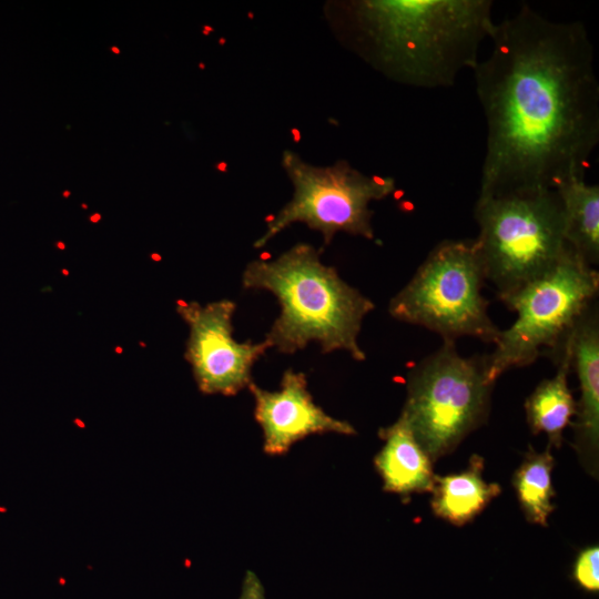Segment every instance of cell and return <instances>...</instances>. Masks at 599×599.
Instances as JSON below:
<instances>
[{"label":"cell","mask_w":599,"mask_h":599,"mask_svg":"<svg viewBox=\"0 0 599 599\" xmlns=\"http://www.w3.org/2000/svg\"><path fill=\"white\" fill-rule=\"evenodd\" d=\"M473 69L486 121L479 196L552 189L583 175L599 143L593 47L579 21L527 4L496 22Z\"/></svg>","instance_id":"cell-1"},{"label":"cell","mask_w":599,"mask_h":599,"mask_svg":"<svg viewBox=\"0 0 599 599\" xmlns=\"http://www.w3.org/2000/svg\"><path fill=\"white\" fill-rule=\"evenodd\" d=\"M490 0H353L328 2L337 38L373 69L409 87L454 85L474 69L496 22Z\"/></svg>","instance_id":"cell-2"},{"label":"cell","mask_w":599,"mask_h":599,"mask_svg":"<svg viewBox=\"0 0 599 599\" xmlns=\"http://www.w3.org/2000/svg\"><path fill=\"white\" fill-rule=\"evenodd\" d=\"M242 285L270 292L280 304V314L264 337L270 348L294 354L315 343L326 354L343 351L357 362L366 359L358 336L375 305L335 267L324 264L313 245L297 243L275 258L251 261Z\"/></svg>","instance_id":"cell-3"},{"label":"cell","mask_w":599,"mask_h":599,"mask_svg":"<svg viewBox=\"0 0 599 599\" xmlns=\"http://www.w3.org/2000/svg\"><path fill=\"white\" fill-rule=\"evenodd\" d=\"M475 219L486 281L499 300L549 270L568 247L552 189L478 196Z\"/></svg>","instance_id":"cell-4"},{"label":"cell","mask_w":599,"mask_h":599,"mask_svg":"<svg viewBox=\"0 0 599 599\" xmlns=\"http://www.w3.org/2000/svg\"><path fill=\"white\" fill-rule=\"evenodd\" d=\"M598 291V272L568 246L549 270L501 297L517 319L500 332L494 352L486 355L488 379L496 383L508 369L551 355L595 303Z\"/></svg>","instance_id":"cell-5"},{"label":"cell","mask_w":599,"mask_h":599,"mask_svg":"<svg viewBox=\"0 0 599 599\" xmlns=\"http://www.w3.org/2000/svg\"><path fill=\"white\" fill-rule=\"evenodd\" d=\"M494 384L486 355L463 357L448 339L410 370L400 415L433 463L486 422Z\"/></svg>","instance_id":"cell-6"},{"label":"cell","mask_w":599,"mask_h":599,"mask_svg":"<svg viewBox=\"0 0 599 599\" xmlns=\"http://www.w3.org/2000/svg\"><path fill=\"white\" fill-rule=\"evenodd\" d=\"M485 268L475 240L443 241L410 281L389 301V315L455 341L476 337L495 344L500 329L483 296Z\"/></svg>","instance_id":"cell-7"},{"label":"cell","mask_w":599,"mask_h":599,"mask_svg":"<svg viewBox=\"0 0 599 599\" xmlns=\"http://www.w3.org/2000/svg\"><path fill=\"white\" fill-rule=\"evenodd\" d=\"M282 167L292 182L293 196L267 222L266 230L254 242L255 248L264 247L294 223L318 231L324 245H329L338 232L374 238L369 203L393 194V177L364 174L345 160L316 166L291 150L283 152Z\"/></svg>","instance_id":"cell-8"},{"label":"cell","mask_w":599,"mask_h":599,"mask_svg":"<svg viewBox=\"0 0 599 599\" xmlns=\"http://www.w3.org/2000/svg\"><path fill=\"white\" fill-rule=\"evenodd\" d=\"M176 311L190 329L184 356L200 392L234 396L248 387L254 364L270 346L264 339L253 343L234 338L235 302L182 303Z\"/></svg>","instance_id":"cell-9"},{"label":"cell","mask_w":599,"mask_h":599,"mask_svg":"<svg viewBox=\"0 0 599 599\" xmlns=\"http://www.w3.org/2000/svg\"><path fill=\"white\" fill-rule=\"evenodd\" d=\"M248 389L254 398V418L263 434V450L267 455H285L295 443L311 435L356 434L348 422L331 416L315 404L303 372L286 369L276 390L263 389L254 382Z\"/></svg>","instance_id":"cell-10"},{"label":"cell","mask_w":599,"mask_h":599,"mask_svg":"<svg viewBox=\"0 0 599 599\" xmlns=\"http://www.w3.org/2000/svg\"><path fill=\"white\" fill-rule=\"evenodd\" d=\"M571 368L580 398L576 402L573 447L585 470L598 477L599 451V317L595 303L569 332Z\"/></svg>","instance_id":"cell-11"},{"label":"cell","mask_w":599,"mask_h":599,"mask_svg":"<svg viewBox=\"0 0 599 599\" xmlns=\"http://www.w3.org/2000/svg\"><path fill=\"white\" fill-rule=\"evenodd\" d=\"M384 445L374 458L383 489L408 499L413 494L430 493L435 474L433 461L399 415L390 426L380 428Z\"/></svg>","instance_id":"cell-12"},{"label":"cell","mask_w":599,"mask_h":599,"mask_svg":"<svg viewBox=\"0 0 599 599\" xmlns=\"http://www.w3.org/2000/svg\"><path fill=\"white\" fill-rule=\"evenodd\" d=\"M569 332L551 354L557 364L555 376L540 382L525 402L530 432L534 435L546 434L549 448L561 446L564 430L571 425V419L576 415V400L568 385L571 369Z\"/></svg>","instance_id":"cell-13"},{"label":"cell","mask_w":599,"mask_h":599,"mask_svg":"<svg viewBox=\"0 0 599 599\" xmlns=\"http://www.w3.org/2000/svg\"><path fill=\"white\" fill-rule=\"evenodd\" d=\"M484 458L473 455L460 473L435 475L430 507L435 516L455 525L464 526L477 517L501 493L497 483L483 477Z\"/></svg>","instance_id":"cell-14"},{"label":"cell","mask_w":599,"mask_h":599,"mask_svg":"<svg viewBox=\"0 0 599 599\" xmlns=\"http://www.w3.org/2000/svg\"><path fill=\"white\" fill-rule=\"evenodd\" d=\"M562 207L567 245L591 266L599 262V186L571 175L555 187Z\"/></svg>","instance_id":"cell-15"},{"label":"cell","mask_w":599,"mask_h":599,"mask_svg":"<svg viewBox=\"0 0 599 599\" xmlns=\"http://www.w3.org/2000/svg\"><path fill=\"white\" fill-rule=\"evenodd\" d=\"M555 459L551 448L537 451L531 446L512 476V487L526 520L541 527L555 510L551 474Z\"/></svg>","instance_id":"cell-16"},{"label":"cell","mask_w":599,"mask_h":599,"mask_svg":"<svg viewBox=\"0 0 599 599\" xmlns=\"http://www.w3.org/2000/svg\"><path fill=\"white\" fill-rule=\"evenodd\" d=\"M571 578L585 592H599V547L589 546L580 550L573 561Z\"/></svg>","instance_id":"cell-17"},{"label":"cell","mask_w":599,"mask_h":599,"mask_svg":"<svg viewBox=\"0 0 599 599\" xmlns=\"http://www.w3.org/2000/svg\"><path fill=\"white\" fill-rule=\"evenodd\" d=\"M238 599H266L264 586L252 570L245 572Z\"/></svg>","instance_id":"cell-18"},{"label":"cell","mask_w":599,"mask_h":599,"mask_svg":"<svg viewBox=\"0 0 599 599\" xmlns=\"http://www.w3.org/2000/svg\"><path fill=\"white\" fill-rule=\"evenodd\" d=\"M100 217H101L100 214H94L91 216V221L97 222Z\"/></svg>","instance_id":"cell-19"},{"label":"cell","mask_w":599,"mask_h":599,"mask_svg":"<svg viewBox=\"0 0 599 599\" xmlns=\"http://www.w3.org/2000/svg\"><path fill=\"white\" fill-rule=\"evenodd\" d=\"M111 51H113L116 54H120V49L118 47H111Z\"/></svg>","instance_id":"cell-20"},{"label":"cell","mask_w":599,"mask_h":599,"mask_svg":"<svg viewBox=\"0 0 599 599\" xmlns=\"http://www.w3.org/2000/svg\"><path fill=\"white\" fill-rule=\"evenodd\" d=\"M69 194H70L69 191H65V192L63 193L64 196H69Z\"/></svg>","instance_id":"cell-21"}]
</instances>
